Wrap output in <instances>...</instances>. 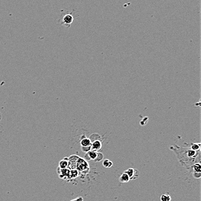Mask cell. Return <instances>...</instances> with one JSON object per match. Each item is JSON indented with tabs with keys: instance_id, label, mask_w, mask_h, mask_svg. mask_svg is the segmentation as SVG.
I'll return each mask as SVG.
<instances>
[{
	"instance_id": "7a4b0ae2",
	"label": "cell",
	"mask_w": 201,
	"mask_h": 201,
	"mask_svg": "<svg viewBox=\"0 0 201 201\" xmlns=\"http://www.w3.org/2000/svg\"><path fill=\"white\" fill-rule=\"evenodd\" d=\"M125 173L127 174L128 176H129L130 179L131 180L136 179L139 176V171L136 169L129 168L125 171Z\"/></svg>"
},
{
	"instance_id": "ba28073f",
	"label": "cell",
	"mask_w": 201,
	"mask_h": 201,
	"mask_svg": "<svg viewBox=\"0 0 201 201\" xmlns=\"http://www.w3.org/2000/svg\"><path fill=\"white\" fill-rule=\"evenodd\" d=\"M86 156H88V157H89V160H90V159L96 160L97 158H98V152H97V151L91 150V151H90L89 152H87Z\"/></svg>"
},
{
	"instance_id": "8992f818",
	"label": "cell",
	"mask_w": 201,
	"mask_h": 201,
	"mask_svg": "<svg viewBox=\"0 0 201 201\" xmlns=\"http://www.w3.org/2000/svg\"><path fill=\"white\" fill-rule=\"evenodd\" d=\"M102 147V143L99 140L94 141L91 143V150L97 151L100 150Z\"/></svg>"
},
{
	"instance_id": "30bf717a",
	"label": "cell",
	"mask_w": 201,
	"mask_h": 201,
	"mask_svg": "<svg viewBox=\"0 0 201 201\" xmlns=\"http://www.w3.org/2000/svg\"><path fill=\"white\" fill-rule=\"evenodd\" d=\"M68 166V162L65 159H62L60 162L59 167L61 169H66Z\"/></svg>"
},
{
	"instance_id": "7c38bea8",
	"label": "cell",
	"mask_w": 201,
	"mask_h": 201,
	"mask_svg": "<svg viewBox=\"0 0 201 201\" xmlns=\"http://www.w3.org/2000/svg\"><path fill=\"white\" fill-rule=\"evenodd\" d=\"M102 165L105 168H111L113 166V162L111 161H110V160L107 159L103 161Z\"/></svg>"
},
{
	"instance_id": "5bb4252c",
	"label": "cell",
	"mask_w": 201,
	"mask_h": 201,
	"mask_svg": "<svg viewBox=\"0 0 201 201\" xmlns=\"http://www.w3.org/2000/svg\"><path fill=\"white\" fill-rule=\"evenodd\" d=\"M82 147V151L86 153H87L88 152H89L91 150V146L87 147Z\"/></svg>"
},
{
	"instance_id": "5b68a950",
	"label": "cell",
	"mask_w": 201,
	"mask_h": 201,
	"mask_svg": "<svg viewBox=\"0 0 201 201\" xmlns=\"http://www.w3.org/2000/svg\"><path fill=\"white\" fill-rule=\"evenodd\" d=\"M78 161L77 163V168L79 170H83L86 169V167H88V164L86 163L84 159H78Z\"/></svg>"
},
{
	"instance_id": "6da1fadb",
	"label": "cell",
	"mask_w": 201,
	"mask_h": 201,
	"mask_svg": "<svg viewBox=\"0 0 201 201\" xmlns=\"http://www.w3.org/2000/svg\"><path fill=\"white\" fill-rule=\"evenodd\" d=\"M177 151H175L177 155V157L179 159V161L182 165L186 166H189L194 164V161H195L197 157H200V151L196 152L191 150L190 148H176Z\"/></svg>"
},
{
	"instance_id": "277c9868",
	"label": "cell",
	"mask_w": 201,
	"mask_h": 201,
	"mask_svg": "<svg viewBox=\"0 0 201 201\" xmlns=\"http://www.w3.org/2000/svg\"><path fill=\"white\" fill-rule=\"evenodd\" d=\"M192 168H193V170L194 171V176L195 177L198 178L197 177V174L198 175H200V171H201V166L199 162H196V163L194 164L193 166H192Z\"/></svg>"
},
{
	"instance_id": "4fadbf2b",
	"label": "cell",
	"mask_w": 201,
	"mask_h": 201,
	"mask_svg": "<svg viewBox=\"0 0 201 201\" xmlns=\"http://www.w3.org/2000/svg\"><path fill=\"white\" fill-rule=\"evenodd\" d=\"M161 201H171V196L168 194H162L160 198Z\"/></svg>"
},
{
	"instance_id": "8fae6325",
	"label": "cell",
	"mask_w": 201,
	"mask_h": 201,
	"mask_svg": "<svg viewBox=\"0 0 201 201\" xmlns=\"http://www.w3.org/2000/svg\"><path fill=\"white\" fill-rule=\"evenodd\" d=\"M191 150L196 152L200 151V143H193L190 148Z\"/></svg>"
},
{
	"instance_id": "9a60e30c",
	"label": "cell",
	"mask_w": 201,
	"mask_h": 201,
	"mask_svg": "<svg viewBox=\"0 0 201 201\" xmlns=\"http://www.w3.org/2000/svg\"><path fill=\"white\" fill-rule=\"evenodd\" d=\"M78 171L77 170H73L70 171V174H69V176L71 175V176L72 177H75L76 176H78Z\"/></svg>"
},
{
	"instance_id": "3957f363",
	"label": "cell",
	"mask_w": 201,
	"mask_h": 201,
	"mask_svg": "<svg viewBox=\"0 0 201 201\" xmlns=\"http://www.w3.org/2000/svg\"><path fill=\"white\" fill-rule=\"evenodd\" d=\"M73 21V16L71 14H66L62 18V23L67 27H69L71 25Z\"/></svg>"
},
{
	"instance_id": "9c48e42d",
	"label": "cell",
	"mask_w": 201,
	"mask_h": 201,
	"mask_svg": "<svg viewBox=\"0 0 201 201\" xmlns=\"http://www.w3.org/2000/svg\"><path fill=\"white\" fill-rule=\"evenodd\" d=\"M119 180L121 183H128L130 181V177L127 173H123L119 178Z\"/></svg>"
},
{
	"instance_id": "52a82bcc",
	"label": "cell",
	"mask_w": 201,
	"mask_h": 201,
	"mask_svg": "<svg viewBox=\"0 0 201 201\" xmlns=\"http://www.w3.org/2000/svg\"><path fill=\"white\" fill-rule=\"evenodd\" d=\"M80 145L82 147H87L91 146V141L90 139L85 137V138L82 139V140H81Z\"/></svg>"
},
{
	"instance_id": "2e32d148",
	"label": "cell",
	"mask_w": 201,
	"mask_h": 201,
	"mask_svg": "<svg viewBox=\"0 0 201 201\" xmlns=\"http://www.w3.org/2000/svg\"><path fill=\"white\" fill-rule=\"evenodd\" d=\"M71 201H83V199L82 197H78L76 199L72 200Z\"/></svg>"
}]
</instances>
